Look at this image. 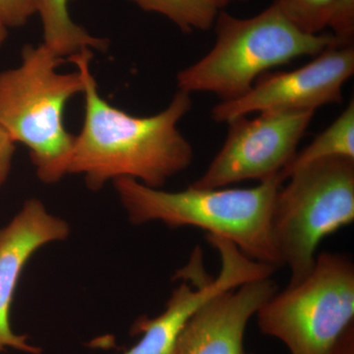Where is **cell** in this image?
<instances>
[{
    "instance_id": "1",
    "label": "cell",
    "mask_w": 354,
    "mask_h": 354,
    "mask_svg": "<svg viewBox=\"0 0 354 354\" xmlns=\"http://www.w3.org/2000/svg\"><path fill=\"white\" fill-rule=\"evenodd\" d=\"M92 50L68 57L84 81L85 116L74 139L68 174H81L93 191L118 178H132L162 188L192 164L194 150L178 129L192 108L191 95L177 91L171 104L157 114L134 116L102 99L91 72Z\"/></svg>"
},
{
    "instance_id": "2",
    "label": "cell",
    "mask_w": 354,
    "mask_h": 354,
    "mask_svg": "<svg viewBox=\"0 0 354 354\" xmlns=\"http://www.w3.org/2000/svg\"><path fill=\"white\" fill-rule=\"evenodd\" d=\"M281 176L251 188H199L169 192L132 178H118L114 188L128 220L135 225L160 221L171 228L193 227L232 242L256 262L283 267L272 234V213Z\"/></svg>"
},
{
    "instance_id": "3",
    "label": "cell",
    "mask_w": 354,
    "mask_h": 354,
    "mask_svg": "<svg viewBox=\"0 0 354 354\" xmlns=\"http://www.w3.org/2000/svg\"><path fill=\"white\" fill-rule=\"evenodd\" d=\"M216 41L208 53L177 73L179 91L209 93L221 102L245 95L270 70L342 46L332 34L311 35L292 24L272 2L250 18L218 11Z\"/></svg>"
},
{
    "instance_id": "4",
    "label": "cell",
    "mask_w": 354,
    "mask_h": 354,
    "mask_svg": "<svg viewBox=\"0 0 354 354\" xmlns=\"http://www.w3.org/2000/svg\"><path fill=\"white\" fill-rule=\"evenodd\" d=\"M64 62L44 44H27L19 66L0 72V127L27 147L37 176L46 184L68 174L75 136L64 127V109L84 91L80 72L57 71Z\"/></svg>"
},
{
    "instance_id": "5",
    "label": "cell",
    "mask_w": 354,
    "mask_h": 354,
    "mask_svg": "<svg viewBox=\"0 0 354 354\" xmlns=\"http://www.w3.org/2000/svg\"><path fill=\"white\" fill-rule=\"evenodd\" d=\"M286 180L274 199L272 234L293 286L313 270L321 241L354 220V160H316Z\"/></svg>"
},
{
    "instance_id": "6",
    "label": "cell",
    "mask_w": 354,
    "mask_h": 354,
    "mask_svg": "<svg viewBox=\"0 0 354 354\" xmlns=\"http://www.w3.org/2000/svg\"><path fill=\"white\" fill-rule=\"evenodd\" d=\"M261 332L290 354H334L354 325V265L348 255L323 252L297 285L277 291L257 313Z\"/></svg>"
},
{
    "instance_id": "7",
    "label": "cell",
    "mask_w": 354,
    "mask_h": 354,
    "mask_svg": "<svg viewBox=\"0 0 354 354\" xmlns=\"http://www.w3.org/2000/svg\"><path fill=\"white\" fill-rule=\"evenodd\" d=\"M207 241L220 253L221 267L218 276L206 274L202 250L196 247L189 263L176 272L174 278L183 281L172 291L164 311L153 318L139 317L133 324L131 334L142 337L124 354H176L184 326L205 302L248 281L269 278L276 270L247 257L227 239L207 235Z\"/></svg>"
},
{
    "instance_id": "8",
    "label": "cell",
    "mask_w": 354,
    "mask_h": 354,
    "mask_svg": "<svg viewBox=\"0 0 354 354\" xmlns=\"http://www.w3.org/2000/svg\"><path fill=\"white\" fill-rule=\"evenodd\" d=\"M314 111H268L228 122L227 138L193 186L225 188L281 174L297 153Z\"/></svg>"
},
{
    "instance_id": "9",
    "label": "cell",
    "mask_w": 354,
    "mask_h": 354,
    "mask_svg": "<svg viewBox=\"0 0 354 354\" xmlns=\"http://www.w3.org/2000/svg\"><path fill=\"white\" fill-rule=\"evenodd\" d=\"M353 73L354 46H332L299 68L263 74L245 95L216 104L211 118L227 124L262 111L315 113L326 104L342 102V88Z\"/></svg>"
},
{
    "instance_id": "10",
    "label": "cell",
    "mask_w": 354,
    "mask_h": 354,
    "mask_svg": "<svg viewBox=\"0 0 354 354\" xmlns=\"http://www.w3.org/2000/svg\"><path fill=\"white\" fill-rule=\"evenodd\" d=\"M68 223L50 214L39 199L27 200L6 227H0V353L7 348L27 354H41L27 335L11 327V307L23 269L41 247L65 241Z\"/></svg>"
},
{
    "instance_id": "11",
    "label": "cell",
    "mask_w": 354,
    "mask_h": 354,
    "mask_svg": "<svg viewBox=\"0 0 354 354\" xmlns=\"http://www.w3.org/2000/svg\"><path fill=\"white\" fill-rule=\"evenodd\" d=\"M277 290L269 277L212 297L184 326L176 354H249L243 346L247 325Z\"/></svg>"
},
{
    "instance_id": "12",
    "label": "cell",
    "mask_w": 354,
    "mask_h": 354,
    "mask_svg": "<svg viewBox=\"0 0 354 354\" xmlns=\"http://www.w3.org/2000/svg\"><path fill=\"white\" fill-rule=\"evenodd\" d=\"M32 2L43 25V44L57 57L64 59L85 48L108 50V39L92 36L71 19L69 0H32Z\"/></svg>"
},
{
    "instance_id": "13",
    "label": "cell",
    "mask_w": 354,
    "mask_h": 354,
    "mask_svg": "<svg viewBox=\"0 0 354 354\" xmlns=\"http://www.w3.org/2000/svg\"><path fill=\"white\" fill-rule=\"evenodd\" d=\"M330 158H348L354 160V101L351 100L337 120L321 132L304 150L295 153L281 172L286 181L291 172L300 167Z\"/></svg>"
},
{
    "instance_id": "14",
    "label": "cell",
    "mask_w": 354,
    "mask_h": 354,
    "mask_svg": "<svg viewBox=\"0 0 354 354\" xmlns=\"http://www.w3.org/2000/svg\"><path fill=\"white\" fill-rule=\"evenodd\" d=\"M146 12L162 14L184 34L207 31L215 24L218 7L212 0H128Z\"/></svg>"
},
{
    "instance_id": "15",
    "label": "cell",
    "mask_w": 354,
    "mask_h": 354,
    "mask_svg": "<svg viewBox=\"0 0 354 354\" xmlns=\"http://www.w3.org/2000/svg\"><path fill=\"white\" fill-rule=\"evenodd\" d=\"M335 0H274L283 15L307 34H322L327 29Z\"/></svg>"
},
{
    "instance_id": "16",
    "label": "cell",
    "mask_w": 354,
    "mask_h": 354,
    "mask_svg": "<svg viewBox=\"0 0 354 354\" xmlns=\"http://www.w3.org/2000/svg\"><path fill=\"white\" fill-rule=\"evenodd\" d=\"M327 28L342 46H353L354 0H335Z\"/></svg>"
},
{
    "instance_id": "17",
    "label": "cell",
    "mask_w": 354,
    "mask_h": 354,
    "mask_svg": "<svg viewBox=\"0 0 354 354\" xmlns=\"http://www.w3.org/2000/svg\"><path fill=\"white\" fill-rule=\"evenodd\" d=\"M34 14L32 0H0V19L7 28L25 25Z\"/></svg>"
},
{
    "instance_id": "18",
    "label": "cell",
    "mask_w": 354,
    "mask_h": 354,
    "mask_svg": "<svg viewBox=\"0 0 354 354\" xmlns=\"http://www.w3.org/2000/svg\"><path fill=\"white\" fill-rule=\"evenodd\" d=\"M15 142L0 127V187L8 178L10 174Z\"/></svg>"
},
{
    "instance_id": "19",
    "label": "cell",
    "mask_w": 354,
    "mask_h": 354,
    "mask_svg": "<svg viewBox=\"0 0 354 354\" xmlns=\"http://www.w3.org/2000/svg\"><path fill=\"white\" fill-rule=\"evenodd\" d=\"M334 354H354V325L346 330L335 346Z\"/></svg>"
},
{
    "instance_id": "20",
    "label": "cell",
    "mask_w": 354,
    "mask_h": 354,
    "mask_svg": "<svg viewBox=\"0 0 354 354\" xmlns=\"http://www.w3.org/2000/svg\"><path fill=\"white\" fill-rule=\"evenodd\" d=\"M212 1L218 7V10H223V8L230 6V3H234V2H245L248 1V0H212Z\"/></svg>"
},
{
    "instance_id": "21",
    "label": "cell",
    "mask_w": 354,
    "mask_h": 354,
    "mask_svg": "<svg viewBox=\"0 0 354 354\" xmlns=\"http://www.w3.org/2000/svg\"><path fill=\"white\" fill-rule=\"evenodd\" d=\"M7 29H8V28H7L6 26L4 25V23L2 22L1 19H0V48L6 43L7 36H8Z\"/></svg>"
}]
</instances>
